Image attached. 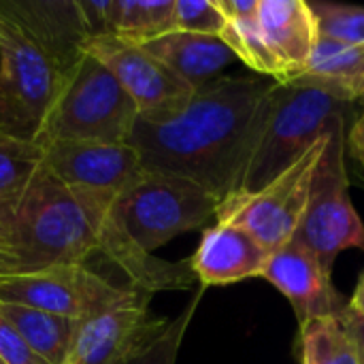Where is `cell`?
<instances>
[{
  "label": "cell",
  "mask_w": 364,
  "mask_h": 364,
  "mask_svg": "<svg viewBox=\"0 0 364 364\" xmlns=\"http://www.w3.org/2000/svg\"><path fill=\"white\" fill-rule=\"evenodd\" d=\"M275 81L220 77L168 115L139 117L128 139L147 171L183 177L218 200L237 192L258 145Z\"/></svg>",
  "instance_id": "obj_1"
},
{
  "label": "cell",
  "mask_w": 364,
  "mask_h": 364,
  "mask_svg": "<svg viewBox=\"0 0 364 364\" xmlns=\"http://www.w3.org/2000/svg\"><path fill=\"white\" fill-rule=\"evenodd\" d=\"M117 194L75 190L43 162L0 213L6 243L2 277L85 264L98 252L100 220Z\"/></svg>",
  "instance_id": "obj_2"
},
{
  "label": "cell",
  "mask_w": 364,
  "mask_h": 364,
  "mask_svg": "<svg viewBox=\"0 0 364 364\" xmlns=\"http://www.w3.org/2000/svg\"><path fill=\"white\" fill-rule=\"evenodd\" d=\"M356 98L341 81L301 75L273 83L262 132L237 192L254 194L288 171L337 122H348Z\"/></svg>",
  "instance_id": "obj_3"
},
{
  "label": "cell",
  "mask_w": 364,
  "mask_h": 364,
  "mask_svg": "<svg viewBox=\"0 0 364 364\" xmlns=\"http://www.w3.org/2000/svg\"><path fill=\"white\" fill-rule=\"evenodd\" d=\"M68 66L0 6V132L34 143Z\"/></svg>",
  "instance_id": "obj_4"
},
{
  "label": "cell",
  "mask_w": 364,
  "mask_h": 364,
  "mask_svg": "<svg viewBox=\"0 0 364 364\" xmlns=\"http://www.w3.org/2000/svg\"><path fill=\"white\" fill-rule=\"evenodd\" d=\"M139 109L113 73L85 53L68 70L34 145L47 141L128 143Z\"/></svg>",
  "instance_id": "obj_5"
},
{
  "label": "cell",
  "mask_w": 364,
  "mask_h": 364,
  "mask_svg": "<svg viewBox=\"0 0 364 364\" xmlns=\"http://www.w3.org/2000/svg\"><path fill=\"white\" fill-rule=\"evenodd\" d=\"M220 200L183 177L143 173L117 196L115 215L128 237L147 254L177 235L205 226L215 218Z\"/></svg>",
  "instance_id": "obj_6"
},
{
  "label": "cell",
  "mask_w": 364,
  "mask_h": 364,
  "mask_svg": "<svg viewBox=\"0 0 364 364\" xmlns=\"http://www.w3.org/2000/svg\"><path fill=\"white\" fill-rule=\"evenodd\" d=\"M346 136L348 122L343 119L328 130L326 147L314 175L307 211L294 235V239L309 247L331 273L341 252H364V224L350 198Z\"/></svg>",
  "instance_id": "obj_7"
},
{
  "label": "cell",
  "mask_w": 364,
  "mask_h": 364,
  "mask_svg": "<svg viewBox=\"0 0 364 364\" xmlns=\"http://www.w3.org/2000/svg\"><path fill=\"white\" fill-rule=\"evenodd\" d=\"M326 134L262 190L254 194L232 192L220 200L215 222L247 230L269 252L292 241L307 211L314 175L326 147Z\"/></svg>",
  "instance_id": "obj_8"
},
{
  "label": "cell",
  "mask_w": 364,
  "mask_h": 364,
  "mask_svg": "<svg viewBox=\"0 0 364 364\" xmlns=\"http://www.w3.org/2000/svg\"><path fill=\"white\" fill-rule=\"evenodd\" d=\"M128 286L111 284L85 264H68L0 277V303L32 307L79 322L115 301Z\"/></svg>",
  "instance_id": "obj_9"
},
{
  "label": "cell",
  "mask_w": 364,
  "mask_h": 364,
  "mask_svg": "<svg viewBox=\"0 0 364 364\" xmlns=\"http://www.w3.org/2000/svg\"><path fill=\"white\" fill-rule=\"evenodd\" d=\"M83 51L113 73L136 105L139 117L175 113L194 96V90L143 45L124 43L115 36H92L85 41Z\"/></svg>",
  "instance_id": "obj_10"
},
{
  "label": "cell",
  "mask_w": 364,
  "mask_h": 364,
  "mask_svg": "<svg viewBox=\"0 0 364 364\" xmlns=\"http://www.w3.org/2000/svg\"><path fill=\"white\" fill-rule=\"evenodd\" d=\"M41 162L68 188L122 194L141 173V156L128 143L47 141L36 145Z\"/></svg>",
  "instance_id": "obj_11"
},
{
  "label": "cell",
  "mask_w": 364,
  "mask_h": 364,
  "mask_svg": "<svg viewBox=\"0 0 364 364\" xmlns=\"http://www.w3.org/2000/svg\"><path fill=\"white\" fill-rule=\"evenodd\" d=\"M151 294L128 286L115 301L77 322L66 364H117L160 320L149 318Z\"/></svg>",
  "instance_id": "obj_12"
},
{
  "label": "cell",
  "mask_w": 364,
  "mask_h": 364,
  "mask_svg": "<svg viewBox=\"0 0 364 364\" xmlns=\"http://www.w3.org/2000/svg\"><path fill=\"white\" fill-rule=\"evenodd\" d=\"M262 277L290 301L299 331L314 320L339 318L350 303L335 288L333 273L296 239L271 252Z\"/></svg>",
  "instance_id": "obj_13"
},
{
  "label": "cell",
  "mask_w": 364,
  "mask_h": 364,
  "mask_svg": "<svg viewBox=\"0 0 364 364\" xmlns=\"http://www.w3.org/2000/svg\"><path fill=\"white\" fill-rule=\"evenodd\" d=\"M269 258L271 252L247 230L218 222L215 226L205 228L190 264L200 288H209L262 277Z\"/></svg>",
  "instance_id": "obj_14"
},
{
  "label": "cell",
  "mask_w": 364,
  "mask_h": 364,
  "mask_svg": "<svg viewBox=\"0 0 364 364\" xmlns=\"http://www.w3.org/2000/svg\"><path fill=\"white\" fill-rule=\"evenodd\" d=\"M256 26L290 81L305 75L318 43V21L305 0H260Z\"/></svg>",
  "instance_id": "obj_15"
},
{
  "label": "cell",
  "mask_w": 364,
  "mask_h": 364,
  "mask_svg": "<svg viewBox=\"0 0 364 364\" xmlns=\"http://www.w3.org/2000/svg\"><path fill=\"white\" fill-rule=\"evenodd\" d=\"M90 36L147 45L173 32L175 0H81Z\"/></svg>",
  "instance_id": "obj_16"
},
{
  "label": "cell",
  "mask_w": 364,
  "mask_h": 364,
  "mask_svg": "<svg viewBox=\"0 0 364 364\" xmlns=\"http://www.w3.org/2000/svg\"><path fill=\"white\" fill-rule=\"evenodd\" d=\"M0 6L45 43L68 68L90 38L79 0H0Z\"/></svg>",
  "instance_id": "obj_17"
},
{
  "label": "cell",
  "mask_w": 364,
  "mask_h": 364,
  "mask_svg": "<svg viewBox=\"0 0 364 364\" xmlns=\"http://www.w3.org/2000/svg\"><path fill=\"white\" fill-rule=\"evenodd\" d=\"M143 47L179 75L194 92L220 79L222 70L237 58L220 36L179 30H173Z\"/></svg>",
  "instance_id": "obj_18"
},
{
  "label": "cell",
  "mask_w": 364,
  "mask_h": 364,
  "mask_svg": "<svg viewBox=\"0 0 364 364\" xmlns=\"http://www.w3.org/2000/svg\"><path fill=\"white\" fill-rule=\"evenodd\" d=\"M4 316L17 328L26 346L47 364H66L73 348L77 320L38 311L21 305L2 303Z\"/></svg>",
  "instance_id": "obj_19"
},
{
  "label": "cell",
  "mask_w": 364,
  "mask_h": 364,
  "mask_svg": "<svg viewBox=\"0 0 364 364\" xmlns=\"http://www.w3.org/2000/svg\"><path fill=\"white\" fill-rule=\"evenodd\" d=\"M205 288H198L194 299L186 309L173 320H160L158 326L147 333L117 364H177L179 348L183 343L186 331L200 305Z\"/></svg>",
  "instance_id": "obj_20"
},
{
  "label": "cell",
  "mask_w": 364,
  "mask_h": 364,
  "mask_svg": "<svg viewBox=\"0 0 364 364\" xmlns=\"http://www.w3.org/2000/svg\"><path fill=\"white\" fill-rule=\"evenodd\" d=\"M301 333V358L307 364H358L356 348L339 318L314 320Z\"/></svg>",
  "instance_id": "obj_21"
},
{
  "label": "cell",
  "mask_w": 364,
  "mask_h": 364,
  "mask_svg": "<svg viewBox=\"0 0 364 364\" xmlns=\"http://www.w3.org/2000/svg\"><path fill=\"white\" fill-rule=\"evenodd\" d=\"M232 53L245 62L252 70L260 73L262 77H271L275 83H288L290 77L275 53L264 43L256 19L254 21H226V28L220 36Z\"/></svg>",
  "instance_id": "obj_22"
},
{
  "label": "cell",
  "mask_w": 364,
  "mask_h": 364,
  "mask_svg": "<svg viewBox=\"0 0 364 364\" xmlns=\"http://www.w3.org/2000/svg\"><path fill=\"white\" fill-rule=\"evenodd\" d=\"M305 75L341 81L343 85L360 79L364 77V45H350L320 34Z\"/></svg>",
  "instance_id": "obj_23"
},
{
  "label": "cell",
  "mask_w": 364,
  "mask_h": 364,
  "mask_svg": "<svg viewBox=\"0 0 364 364\" xmlns=\"http://www.w3.org/2000/svg\"><path fill=\"white\" fill-rule=\"evenodd\" d=\"M38 162L41 151L34 143L9 141L0 145V213L19 194Z\"/></svg>",
  "instance_id": "obj_24"
},
{
  "label": "cell",
  "mask_w": 364,
  "mask_h": 364,
  "mask_svg": "<svg viewBox=\"0 0 364 364\" xmlns=\"http://www.w3.org/2000/svg\"><path fill=\"white\" fill-rule=\"evenodd\" d=\"M318 21V32L350 45H364V6L341 2H309Z\"/></svg>",
  "instance_id": "obj_25"
},
{
  "label": "cell",
  "mask_w": 364,
  "mask_h": 364,
  "mask_svg": "<svg viewBox=\"0 0 364 364\" xmlns=\"http://www.w3.org/2000/svg\"><path fill=\"white\" fill-rule=\"evenodd\" d=\"M226 28V17L220 13L213 0H175L173 30L222 36Z\"/></svg>",
  "instance_id": "obj_26"
},
{
  "label": "cell",
  "mask_w": 364,
  "mask_h": 364,
  "mask_svg": "<svg viewBox=\"0 0 364 364\" xmlns=\"http://www.w3.org/2000/svg\"><path fill=\"white\" fill-rule=\"evenodd\" d=\"M0 360L4 364H47L26 346L17 328L4 316L2 303H0Z\"/></svg>",
  "instance_id": "obj_27"
},
{
  "label": "cell",
  "mask_w": 364,
  "mask_h": 364,
  "mask_svg": "<svg viewBox=\"0 0 364 364\" xmlns=\"http://www.w3.org/2000/svg\"><path fill=\"white\" fill-rule=\"evenodd\" d=\"M226 21H254L260 0H213Z\"/></svg>",
  "instance_id": "obj_28"
},
{
  "label": "cell",
  "mask_w": 364,
  "mask_h": 364,
  "mask_svg": "<svg viewBox=\"0 0 364 364\" xmlns=\"http://www.w3.org/2000/svg\"><path fill=\"white\" fill-rule=\"evenodd\" d=\"M339 320L343 322L354 348H356V356H358V364H364V318L348 303V307L341 311Z\"/></svg>",
  "instance_id": "obj_29"
},
{
  "label": "cell",
  "mask_w": 364,
  "mask_h": 364,
  "mask_svg": "<svg viewBox=\"0 0 364 364\" xmlns=\"http://www.w3.org/2000/svg\"><path fill=\"white\" fill-rule=\"evenodd\" d=\"M346 149L364 164V117H358L346 136Z\"/></svg>",
  "instance_id": "obj_30"
},
{
  "label": "cell",
  "mask_w": 364,
  "mask_h": 364,
  "mask_svg": "<svg viewBox=\"0 0 364 364\" xmlns=\"http://www.w3.org/2000/svg\"><path fill=\"white\" fill-rule=\"evenodd\" d=\"M350 305H352V307L364 318V273L360 275V282H358V286H356L354 296L350 299Z\"/></svg>",
  "instance_id": "obj_31"
},
{
  "label": "cell",
  "mask_w": 364,
  "mask_h": 364,
  "mask_svg": "<svg viewBox=\"0 0 364 364\" xmlns=\"http://www.w3.org/2000/svg\"><path fill=\"white\" fill-rule=\"evenodd\" d=\"M346 87H348V90H350V94L356 98V102H363L364 100V77L356 79V81H352V83H348Z\"/></svg>",
  "instance_id": "obj_32"
},
{
  "label": "cell",
  "mask_w": 364,
  "mask_h": 364,
  "mask_svg": "<svg viewBox=\"0 0 364 364\" xmlns=\"http://www.w3.org/2000/svg\"><path fill=\"white\" fill-rule=\"evenodd\" d=\"M4 264H6V243H4V232L0 226V277L4 273Z\"/></svg>",
  "instance_id": "obj_33"
},
{
  "label": "cell",
  "mask_w": 364,
  "mask_h": 364,
  "mask_svg": "<svg viewBox=\"0 0 364 364\" xmlns=\"http://www.w3.org/2000/svg\"><path fill=\"white\" fill-rule=\"evenodd\" d=\"M9 141H13V139H9V136H4V134L0 132V145H4V143H9Z\"/></svg>",
  "instance_id": "obj_34"
},
{
  "label": "cell",
  "mask_w": 364,
  "mask_h": 364,
  "mask_svg": "<svg viewBox=\"0 0 364 364\" xmlns=\"http://www.w3.org/2000/svg\"><path fill=\"white\" fill-rule=\"evenodd\" d=\"M301 364H307V363H305V360H303V358H301Z\"/></svg>",
  "instance_id": "obj_35"
},
{
  "label": "cell",
  "mask_w": 364,
  "mask_h": 364,
  "mask_svg": "<svg viewBox=\"0 0 364 364\" xmlns=\"http://www.w3.org/2000/svg\"><path fill=\"white\" fill-rule=\"evenodd\" d=\"M363 102H364V100H363ZM360 117H364V107H363V115H360Z\"/></svg>",
  "instance_id": "obj_36"
},
{
  "label": "cell",
  "mask_w": 364,
  "mask_h": 364,
  "mask_svg": "<svg viewBox=\"0 0 364 364\" xmlns=\"http://www.w3.org/2000/svg\"><path fill=\"white\" fill-rule=\"evenodd\" d=\"M0 364H4V363H2V360H0Z\"/></svg>",
  "instance_id": "obj_37"
}]
</instances>
